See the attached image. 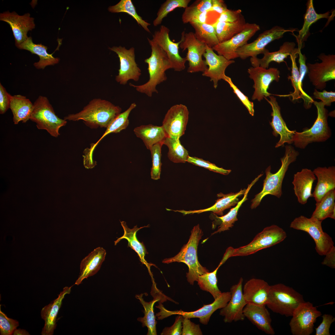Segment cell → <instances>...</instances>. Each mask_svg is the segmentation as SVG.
<instances>
[{"label": "cell", "mask_w": 335, "mask_h": 335, "mask_svg": "<svg viewBox=\"0 0 335 335\" xmlns=\"http://www.w3.org/2000/svg\"><path fill=\"white\" fill-rule=\"evenodd\" d=\"M296 44L293 42H286L280 46L278 51L270 52L266 49L263 54V57L258 58L257 57H251L250 61L252 67L260 66L265 69H268L270 63L275 62L279 64L284 62V59L293 51Z\"/></svg>", "instance_id": "32"}, {"label": "cell", "mask_w": 335, "mask_h": 335, "mask_svg": "<svg viewBox=\"0 0 335 335\" xmlns=\"http://www.w3.org/2000/svg\"><path fill=\"white\" fill-rule=\"evenodd\" d=\"M120 223L124 231L123 236L114 241V245H116L121 239H125L128 242V246L134 250L138 255L139 258L143 264L145 265L148 269L150 274L153 279L152 275L150 271V267L151 266L154 265L153 264L148 263L145 259L146 254H148L145 246L143 243L140 242L138 240L136 237V234L138 230L144 227H149L148 225L146 226L141 227L139 228L135 226L132 229L129 228L124 221H121Z\"/></svg>", "instance_id": "33"}, {"label": "cell", "mask_w": 335, "mask_h": 335, "mask_svg": "<svg viewBox=\"0 0 335 335\" xmlns=\"http://www.w3.org/2000/svg\"><path fill=\"white\" fill-rule=\"evenodd\" d=\"M150 46L151 52L150 57L144 61L148 65L149 79L145 83L136 85L130 83L129 85L138 92L151 97L154 92L158 93L156 86L167 79L165 72L172 69V64L166 53L152 40L147 38Z\"/></svg>", "instance_id": "2"}, {"label": "cell", "mask_w": 335, "mask_h": 335, "mask_svg": "<svg viewBox=\"0 0 335 335\" xmlns=\"http://www.w3.org/2000/svg\"><path fill=\"white\" fill-rule=\"evenodd\" d=\"M109 49L117 54L119 59L120 67L118 74L115 78L116 81L123 85L127 84L130 80L138 81L141 70L135 61V48L132 47L127 49L119 46H114Z\"/></svg>", "instance_id": "15"}, {"label": "cell", "mask_w": 335, "mask_h": 335, "mask_svg": "<svg viewBox=\"0 0 335 335\" xmlns=\"http://www.w3.org/2000/svg\"><path fill=\"white\" fill-rule=\"evenodd\" d=\"M285 147L284 154L280 159L281 165L278 171L275 173H271L270 166L266 169V177L263 181L262 189L252 200V209L257 207L262 199L267 195H272L278 198L282 196V182L285 174L290 165L296 161L299 154L290 145H286Z\"/></svg>", "instance_id": "4"}, {"label": "cell", "mask_w": 335, "mask_h": 335, "mask_svg": "<svg viewBox=\"0 0 335 335\" xmlns=\"http://www.w3.org/2000/svg\"><path fill=\"white\" fill-rule=\"evenodd\" d=\"M298 49L295 48L289 55L292 61V71L291 75L288 77V79L290 80L294 91L289 95L278 96H291L293 101H296L302 98L304 100V106L307 109L311 107L314 100L300 87V74L296 61V58L298 56Z\"/></svg>", "instance_id": "35"}, {"label": "cell", "mask_w": 335, "mask_h": 335, "mask_svg": "<svg viewBox=\"0 0 335 335\" xmlns=\"http://www.w3.org/2000/svg\"><path fill=\"white\" fill-rule=\"evenodd\" d=\"M243 282L241 277L237 284L231 287V298L226 306L221 309L219 314L224 317L225 323L242 321L245 318L243 310L247 303L243 295Z\"/></svg>", "instance_id": "20"}, {"label": "cell", "mask_w": 335, "mask_h": 335, "mask_svg": "<svg viewBox=\"0 0 335 335\" xmlns=\"http://www.w3.org/2000/svg\"><path fill=\"white\" fill-rule=\"evenodd\" d=\"M189 23L194 29L196 38L209 47L212 48L219 43L212 25L193 21Z\"/></svg>", "instance_id": "42"}, {"label": "cell", "mask_w": 335, "mask_h": 335, "mask_svg": "<svg viewBox=\"0 0 335 335\" xmlns=\"http://www.w3.org/2000/svg\"><path fill=\"white\" fill-rule=\"evenodd\" d=\"M13 335H30L29 333L26 330L24 329L19 328L16 329L13 332Z\"/></svg>", "instance_id": "63"}, {"label": "cell", "mask_w": 335, "mask_h": 335, "mask_svg": "<svg viewBox=\"0 0 335 335\" xmlns=\"http://www.w3.org/2000/svg\"><path fill=\"white\" fill-rule=\"evenodd\" d=\"M249 77L252 79L254 84V91L252 99L260 101L264 97L272 94L268 92L270 84L273 81H279L280 71L277 68L265 69L260 66L251 67L248 70Z\"/></svg>", "instance_id": "16"}, {"label": "cell", "mask_w": 335, "mask_h": 335, "mask_svg": "<svg viewBox=\"0 0 335 335\" xmlns=\"http://www.w3.org/2000/svg\"><path fill=\"white\" fill-rule=\"evenodd\" d=\"M296 31L295 29H285L279 26H273L260 34L253 42L238 48L236 53L238 57L243 60L249 57H257V55L263 54L268 44L282 38L286 32H290L293 34Z\"/></svg>", "instance_id": "13"}, {"label": "cell", "mask_w": 335, "mask_h": 335, "mask_svg": "<svg viewBox=\"0 0 335 335\" xmlns=\"http://www.w3.org/2000/svg\"><path fill=\"white\" fill-rule=\"evenodd\" d=\"M322 314L311 303L305 302L295 309L289 323L293 335H310L314 331V324Z\"/></svg>", "instance_id": "11"}, {"label": "cell", "mask_w": 335, "mask_h": 335, "mask_svg": "<svg viewBox=\"0 0 335 335\" xmlns=\"http://www.w3.org/2000/svg\"><path fill=\"white\" fill-rule=\"evenodd\" d=\"M263 175V173L261 174L250 184L248 185L242 199L239 201L237 205L231 208L228 213L221 217H218L215 214L216 218L220 221V225L217 230L212 233V235L229 230L234 226L235 222L238 220L237 216L238 211L243 203L247 200L248 193L250 189Z\"/></svg>", "instance_id": "41"}, {"label": "cell", "mask_w": 335, "mask_h": 335, "mask_svg": "<svg viewBox=\"0 0 335 335\" xmlns=\"http://www.w3.org/2000/svg\"><path fill=\"white\" fill-rule=\"evenodd\" d=\"M208 12V11H205L201 13L196 16L191 21H193L202 23H206Z\"/></svg>", "instance_id": "62"}, {"label": "cell", "mask_w": 335, "mask_h": 335, "mask_svg": "<svg viewBox=\"0 0 335 335\" xmlns=\"http://www.w3.org/2000/svg\"><path fill=\"white\" fill-rule=\"evenodd\" d=\"M228 8L224 1L222 0H212V6L208 11H214L220 15Z\"/></svg>", "instance_id": "60"}, {"label": "cell", "mask_w": 335, "mask_h": 335, "mask_svg": "<svg viewBox=\"0 0 335 335\" xmlns=\"http://www.w3.org/2000/svg\"><path fill=\"white\" fill-rule=\"evenodd\" d=\"M187 162L195 165L202 167L210 171L224 175H228L231 172L230 170L225 169L222 168H220L208 161L195 157L189 156Z\"/></svg>", "instance_id": "51"}, {"label": "cell", "mask_w": 335, "mask_h": 335, "mask_svg": "<svg viewBox=\"0 0 335 335\" xmlns=\"http://www.w3.org/2000/svg\"><path fill=\"white\" fill-rule=\"evenodd\" d=\"M0 20L7 23L11 27L14 37L16 45H19L28 38V32L35 28L34 18L29 13L19 15L15 11H6L0 14Z\"/></svg>", "instance_id": "21"}, {"label": "cell", "mask_w": 335, "mask_h": 335, "mask_svg": "<svg viewBox=\"0 0 335 335\" xmlns=\"http://www.w3.org/2000/svg\"><path fill=\"white\" fill-rule=\"evenodd\" d=\"M222 259L217 268L213 271L208 272L199 276L197 282L200 289L209 293L214 299L217 298L222 293L217 285V273L219 267L225 262Z\"/></svg>", "instance_id": "43"}, {"label": "cell", "mask_w": 335, "mask_h": 335, "mask_svg": "<svg viewBox=\"0 0 335 335\" xmlns=\"http://www.w3.org/2000/svg\"><path fill=\"white\" fill-rule=\"evenodd\" d=\"M190 0H167L163 3L157 13V16L153 21L155 26L160 25L163 19L170 12L177 8H186Z\"/></svg>", "instance_id": "48"}, {"label": "cell", "mask_w": 335, "mask_h": 335, "mask_svg": "<svg viewBox=\"0 0 335 335\" xmlns=\"http://www.w3.org/2000/svg\"><path fill=\"white\" fill-rule=\"evenodd\" d=\"M199 325L191 321L190 319L183 317L181 335H202Z\"/></svg>", "instance_id": "54"}, {"label": "cell", "mask_w": 335, "mask_h": 335, "mask_svg": "<svg viewBox=\"0 0 335 335\" xmlns=\"http://www.w3.org/2000/svg\"><path fill=\"white\" fill-rule=\"evenodd\" d=\"M240 9L231 10L227 9L220 15L216 21L226 22H233L239 19L243 16Z\"/></svg>", "instance_id": "56"}, {"label": "cell", "mask_w": 335, "mask_h": 335, "mask_svg": "<svg viewBox=\"0 0 335 335\" xmlns=\"http://www.w3.org/2000/svg\"><path fill=\"white\" fill-rule=\"evenodd\" d=\"M260 29V26L256 24L246 23L240 32L227 41L219 43L212 49L227 60H233L238 57L237 50L247 44L248 41Z\"/></svg>", "instance_id": "18"}, {"label": "cell", "mask_w": 335, "mask_h": 335, "mask_svg": "<svg viewBox=\"0 0 335 335\" xmlns=\"http://www.w3.org/2000/svg\"><path fill=\"white\" fill-rule=\"evenodd\" d=\"M270 100L266 97L264 98L270 105L272 111L271 122H270L273 130L272 134L275 137L279 135L280 138L276 143L275 148L283 146L285 143L290 145L293 143V137L296 130H291L287 127L286 123L282 116L280 108L275 97L273 96H269Z\"/></svg>", "instance_id": "23"}, {"label": "cell", "mask_w": 335, "mask_h": 335, "mask_svg": "<svg viewBox=\"0 0 335 335\" xmlns=\"http://www.w3.org/2000/svg\"><path fill=\"white\" fill-rule=\"evenodd\" d=\"M109 11L112 13L125 12L132 16L146 31L150 33L148 26L150 24L145 21L137 13L131 0H121L116 5L110 6Z\"/></svg>", "instance_id": "46"}, {"label": "cell", "mask_w": 335, "mask_h": 335, "mask_svg": "<svg viewBox=\"0 0 335 335\" xmlns=\"http://www.w3.org/2000/svg\"><path fill=\"white\" fill-rule=\"evenodd\" d=\"M313 94L315 99L320 100L325 106H330L331 103L335 101V92H327L325 90L320 92L315 89Z\"/></svg>", "instance_id": "57"}, {"label": "cell", "mask_w": 335, "mask_h": 335, "mask_svg": "<svg viewBox=\"0 0 335 335\" xmlns=\"http://www.w3.org/2000/svg\"><path fill=\"white\" fill-rule=\"evenodd\" d=\"M322 264L333 269L335 268V247L334 246L325 255Z\"/></svg>", "instance_id": "61"}, {"label": "cell", "mask_w": 335, "mask_h": 335, "mask_svg": "<svg viewBox=\"0 0 335 335\" xmlns=\"http://www.w3.org/2000/svg\"><path fill=\"white\" fill-rule=\"evenodd\" d=\"M317 182L312 194L316 202L328 191L335 188V167H318L313 171Z\"/></svg>", "instance_id": "30"}, {"label": "cell", "mask_w": 335, "mask_h": 335, "mask_svg": "<svg viewBox=\"0 0 335 335\" xmlns=\"http://www.w3.org/2000/svg\"><path fill=\"white\" fill-rule=\"evenodd\" d=\"M168 149V156L174 163H185L189 156L188 151L181 144L179 139L167 137L163 142Z\"/></svg>", "instance_id": "45"}, {"label": "cell", "mask_w": 335, "mask_h": 335, "mask_svg": "<svg viewBox=\"0 0 335 335\" xmlns=\"http://www.w3.org/2000/svg\"><path fill=\"white\" fill-rule=\"evenodd\" d=\"M246 189H241L239 192L235 193L224 194L220 193L217 194L218 199L215 204L209 208L203 209L198 210L185 211L184 210H176L172 211L175 212H178L182 213L184 215L193 214L194 213H200L202 212L211 211L216 215L223 216V212L226 209L230 208L231 207L235 206L239 202L238 197L244 194Z\"/></svg>", "instance_id": "31"}, {"label": "cell", "mask_w": 335, "mask_h": 335, "mask_svg": "<svg viewBox=\"0 0 335 335\" xmlns=\"http://www.w3.org/2000/svg\"><path fill=\"white\" fill-rule=\"evenodd\" d=\"M322 317V322L315 328V335H330V328L332 324L334 322L335 318L332 315L328 314H324Z\"/></svg>", "instance_id": "53"}, {"label": "cell", "mask_w": 335, "mask_h": 335, "mask_svg": "<svg viewBox=\"0 0 335 335\" xmlns=\"http://www.w3.org/2000/svg\"><path fill=\"white\" fill-rule=\"evenodd\" d=\"M169 29L164 25H161L159 29L154 32L152 40L160 47L166 53L174 71H181L185 68V57H182L179 53L181 42H175L171 40Z\"/></svg>", "instance_id": "19"}, {"label": "cell", "mask_w": 335, "mask_h": 335, "mask_svg": "<svg viewBox=\"0 0 335 335\" xmlns=\"http://www.w3.org/2000/svg\"><path fill=\"white\" fill-rule=\"evenodd\" d=\"M316 107L317 117L312 126L305 128L301 132L295 131L293 137L295 146L300 149H305L313 142H324L331 136L332 132L328 122V110L321 101H314Z\"/></svg>", "instance_id": "5"}, {"label": "cell", "mask_w": 335, "mask_h": 335, "mask_svg": "<svg viewBox=\"0 0 335 335\" xmlns=\"http://www.w3.org/2000/svg\"><path fill=\"white\" fill-rule=\"evenodd\" d=\"M5 88L0 83V113L4 114L9 108L11 96Z\"/></svg>", "instance_id": "58"}, {"label": "cell", "mask_w": 335, "mask_h": 335, "mask_svg": "<svg viewBox=\"0 0 335 335\" xmlns=\"http://www.w3.org/2000/svg\"><path fill=\"white\" fill-rule=\"evenodd\" d=\"M306 10L304 16V22L301 29L299 31L297 36L294 35L296 38L298 46L302 47V43L309 36V28L314 23L322 18L329 19L331 16L330 12L328 11L323 14H318L315 11L314 7L313 1L309 0L306 4Z\"/></svg>", "instance_id": "38"}, {"label": "cell", "mask_w": 335, "mask_h": 335, "mask_svg": "<svg viewBox=\"0 0 335 335\" xmlns=\"http://www.w3.org/2000/svg\"><path fill=\"white\" fill-rule=\"evenodd\" d=\"M322 221L315 218H308L303 216L295 218L290 227L308 233L314 240L316 252L321 256L325 255L334 246L332 238L324 232Z\"/></svg>", "instance_id": "9"}, {"label": "cell", "mask_w": 335, "mask_h": 335, "mask_svg": "<svg viewBox=\"0 0 335 335\" xmlns=\"http://www.w3.org/2000/svg\"><path fill=\"white\" fill-rule=\"evenodd\" d=\"M305 302L302 295L293 288L279 283L270 286L266 306L274 312L290 317L297 307Z\"/></svg>", "instance_id": "6"}, {"label": "cell", "mask_w": 335, "mask_h": 335, "mask_svg": "<svg viewBox=\"0 0 335 335\" xmlns=\"http://www.w3.org/2000/svg\"><path fill=\"white\" fill-rule=\"evenodd\" d=\"M227 82L230 87L232 88L233 92L236 94L248 110L249 113L252 116L254 115V104L253 102L251 101L247 96L245 95L233 83L231 78L227 76L225 81Z\"/></svg>", "instance_id": "52"}, {"label": "cell", "mask_w": 335, "mask_h": 335, "mask_svg": "<svg viewBox=\"0 0 335 335\" xmlns=\"http://www.w3.org/2000/svg\"><path fill=\"white\" fill-rule=\"evenodd\" d=\"M163 144L159 143L154 145L150 150L152 159L151 169V178L158 180L160 178L162 163L161 162V148Z\"/></svg>", "instance_id": "49"}, {"label": "cell", "mask_w": 335, "mask_h": 335, "mask_svg": "<svg viewBox=\"0 0 335 335\" xmlns=\"http://www.w3.org/2000/svg\"><path fill=\"white\" fill-rule=\"evenodd\" d=\"M16 46L19 49L28 50L39 56V61L34 64L37 69H43L47 66L54 65L59 62V58L54 57L53 53H47V46L41 44H35L31 37H28L25 41Z\"/></svg>", "instance_id": "34"}, {"label": "cell", "mask_w": 335, "mask_h": 335, "mask_svg": "<svg viewBox=\"0 0 335 335\" xmlns=\"http://www.w3.org/2000/svg\"><path fill=\"white\" fill-rule=\"evenodd\" d=\"M270 286L262 279L252 278L248 281L243 288V293L247 303L266 305Z\"/></svg>", "instance_id": "25"}, {"label": "cell", "mask_w": 335, "mask_h": 335, "mask_svg": "<svg viewBox=\"0 0 335 335\" xmlns=\"http://www.w3.org/2000/svg\"><path fill=\"white\" fill-rule=\"evenodd\" d=\"M318 57L321 62L306 65L310 81L316 89L323 90L327 82L335 79V55L322 53Z\"/></svg>", "instance_id": "14"}, {"label": "cell", "mask_w": 335, "mask_h": 335, "mask_svg": "<svg viewBox=\"0 0 335 335\" xmlns=\"http://www.w3.org/2000/svg\"><path fill=\"white\" fill-rule=\"evenodd\" d=\"M287 237L285 231L277 225H273L266 227L248 244L236 248L232 247L231 257L252 254L279 243Z\"/></svg>", "instance_id": "8"}, {"label": "cell", "mask_w": 335, "mask_h": 335, "mask_svg": "<svg viewBox=\"0 0 335 335\" xmlns=\"http://www.w3.org/2000/svg\"><path fill=\"white\" fill-rule=\"evenodd\" d=\"M212 6V0H197L185 8L181 19L184 24L189 23L197 15L208 11Z\"/></svg>", "instance_id": "47"}, {"label": "cell", "mask_w": 335, "mask_h": 335, "mask_svg": "<svg viewBox=\"0 0 335 335\" xmlns=\"http://www.w3.org/2000/svg\"><path fill=\"white\" fill-rule=\"evenodd\" d=\"M152 288L154 290V294L153 299L148 302L144 301L142 297L143 294L136 295L135 297L139 300L144 308V316L143 317H139L137 320L141 322L143 327L146 326L148 329L147 335H157L156 325L157 321L155 320V317L154 311V303L158 302L161 303L169 300L176 304L177 302L163 294L157 288L154 281Z\"/></svg>", "instance_id": "24"}, {"label": "cell", "mask_w": 335, "mask_h": 335, "mask_svg": "<svg viewBox=\"0 0 335 335\" xmlns=\"http://www.w3.org/2000/svg\"><path fill=\"white\" fill-rule=\"evenodd\" d=\"M206 65L208 66L207 69L203 73L204 76L210 78L213 83V87L216 88L219 80L225 81L227 76L225 71L230 65L234 63L233 60H228L223 56L216 54L211 48L207 45L205 52L203 55Z\"/></svg>", "instance_id": "22"}, {"label": "cell", "mask_w": 335, "mask_h": 335, "mask_svg": "<svg viewBox=\"0 0 335 335\" xmlns=\"http://www.w3.org/2000/svg\"><path fill=\"white\" fill-rule=\"evenodd\" d=\"M134 132L137 137L142 140L147 149L150 150L154 145L163 143L167 137L162 126L151 124L136 127L134 129Z\"/></svg>", "instance_id": "36"}, {"label": "cell", "mask_w": 335, "mask_h": 335, "mask_svg": "<svg viewBox=\"0 0 335 335\" xmlns=\"http://www.w3.org/2000/svg\"><path fill=\"white\" fill-rule=\"evenodd\" d=\"M335 190L327 192L315 204L316 208L311 217L322 221L327 218L335 219Z\"/></svg>", "instance_id": "40"}, {"label": "cell", "mask_w": 335, "mask_h": 335, "mask_svg": "<svg viewBox=\"0 0 335 335\" xmlns=\"http://www.w3.org/2000/svg\"><path fill=\"white\" fill-rule=\"evenodd\" d=\"M72 286L65 287L58 297L42 309L41 315L45 321V324L41 332L42 335H52L56 326V318L65 296L69 294Z\"/></svg>", "instance_id": "27"}, {"label": "cell", "mask_w": 335, "mask_h": 335, "mask_svg": "<svg viewBox=\"0 0 335 335\" xmlns=\"http://www.w3.org/2000/svg\"><path fill=\"white\" fill-rule=\"evenodd\" d=\"M19 325L18 321L8 318L0 308V333L1 335H11Z\"/></svg>", "instance_id": "50"}, {"label": "cell", "mask_w": 335, "mask_h": 335, "mask_svg": "<svg viewBox=\"0 0 335 335\" xmlns=\"http://www.w3.org/2000/svg\"><path fill=\"white\" fill-rule=\"evenodd\" d=\"M136 106L135 103H132L125 111L118 115L106 127V129L101 137L91 146L94 150L96 145L105 136L110 133H118L126 129L129 124L128 117L131 111Z\"/></svg>", "instance_id": "44"}, {"label": "cell", "mask_w": 335, "mask_h": 335, "mask_svg": "<svg viewBox=\"0 0 335 335\" xmlns=\"http://www.w3.org/2000/svg\"><path fill=\"white\" fill-rule=\"evenodd\" d=\"M189 112L187 107L182 104L172 106L166 114L162 125L167 137L179 139L186 129Z\"/></svg>", "instance_id": "17"}, {"label": "cell", "mask_w": 335, "mask_h": 335, "mask_svg": "<svg viewBox=\"0 0 335 335\" xmlns=\"http://www.w3.org/2000/svg\"><path fill=\"white\" fill-rule=\"evenodd\" d=\"M30 119L35 123L39 129L45 130L52 136L59 135V129L65 126L66 120L59 118L47 98L40 96L33 104V109Z\"/></svg>", "instance_id": "7"}, {"label": "cell", "mask_w": 335, "mask_h": 335, "mask_svg": "<svg viewBox=\"0 0 335 335\" xmlns=\"http://www.w3.org/2000/svg\"><path fill=\"white\" fill-rule=\"evenodd\" d=\"M121 111L120 107L108 100L94 98L81 111L76 114H69L65 117L64 119L74 121L81 120L91 128H106Z\"/></svg>", "instance_id": "1"}, {"label": "cell", "mask_w": 335, "mask_h": 335, "mask_svg": "<svg viewBox=\"0 0 335 335\" xmlns=\"http://www.w3.org/2000/svg\"><path fill=\"white\" fill-rule=\"evenodd\" d=\"M106 255L105 250L99 247L84 258L81 262L79 275L75 284L79 285L85 279L96 274L105 260Z\"/></svg>", "instance_id": "29"}, {"label": "cell", "mask_w": 335, "mask_h": 335, "mask_svg": "<svg viewBox=\"0 0 335 335\" xmlns=\"http://www.w3.org/2000/svg\"><path fill=\"white\" fill-rule=\"evenodd\" d=\"M246 23L244 16L236 21L226 22L216 21L212 25L219 43L227 41L242 31Z\"/></svg>", "instance_id": "39"}, {"label": "cell", "mask_w": 335, "mask_h": 335, "mask_svg": "<svg viewBox=\"0 0 335 335\" xmlns=\"http://www.w3.org/2000/svg\"><path fill=\"white\" fill-rule=\"evenodd\" d=\"M298 54L299 55L298 62L299 63V72L300 76V87L302 89V81L305 75L308 72V69L306 63V58L305 55L302 54L301 52L302 47L298 46Z\"/></svg>", "instance_id": "59"}, {"label": "cell", "mask_w": 335, "mask_h": 335, "mask_svg": "<svg viewBox=\"0 0 335 335\" xmlns=\"http://www.w3.org/2000/svg\"><path fill=\"white\" fill-rule=\"evenodd\" d=\"M266 306L247 303L244 308L243 315L259 329L267 334L274 335L270 314Z\"/></svg>", "instance_id": "26"}, {"label": "cell", "mask_w": 335, "mask_h": 335, "mask_svg": "<svg viewBox=\"0 0 335 335\" xmlns=\"http://www.w3.org/2000/svg\"><path fill=\"white\" fill-rule=\"evenodd\" d=\"M180 41V47L183 51L187 50L185 57L189 64L187 72L194 73L205 71L208 67L202 56L205 52L207 45L199 40L194 33L191 32L185 33L183 31Z\"/></svg>", "instance_id": "10"}, {"label": "cell", "mask_w": 335, "mask_h": 335, "mask_svg": "<svg viewBox=\"0 0 335 335\" xmlns=\"http://www.w3.org/2000/svg\"><path fill=\"white\" fill-rule=\"evenodd\" d=\"M183 317L178 315L173 324L170 327H165L161 333V335H181L182 334Z\"/></svg>", "instance_id": "55"}, {"label": "cell", "mask_w": 335, "mask_h": 335, "mask_svg": "<svg viewBox=\"0 0 335 335\" xmlns=\"http://www.w3.org/2000/svg\"><path fill=\"white\" fill-rule=\"evenodd\" d=\"M203 235L199 225L194 226L191 231L188 242L184 245L180 252L174 257L166 258L162 261L164 263L177 262L186 265L189 269L186 274L187 280L192 285L195 281H197L199 276L209 272L208 270L200 264L197 257L198 246Z\"/></svg>", "instance_id": "3"}, {"label": "cell", "mask_w": 335, "mask_h": 335, "mask_svg": "<svg viewBox=\"0 0 335 335\" xmlns=\"http://www.w3.org/2000/svg\"><path fill=\"white\" fill-rule=\"evenodd\" d=\"M9 108L13 115V121L17 124L20 121L25 123L30 119L33 104L29 99L20 95L11 96Z\"/></svg>", "instance_id": "37"}, {"label": "cell", "mask_w": 335, "mask_h": 335, "mask_svg": "<svg viewBox=\"0 0 335 335\" xmlns=\"http://www.w3.org/2000/svg\"><path fill=\"white\" fill-rule=\"evenodd\" d=\"M316 179L313 171L307 168H303L294 174L292 183L295 194L300 203L305 204L308 199L312 197V185Z\"/></svg>", "instance_id": "28"}, {"label": "cell", "mask_w": 335, "mask_h": 335, "mask_svg": "<svg viewBox=\"0 0 335 335\" xmlns=\"http://www.w3.org/2000/svg\"><path fill=\"white\" fill-rule=\"evenodd\" d=\"M230 292L222 293L221 294L211 303L204 305L201 308L192 311H185L181 310L175 311H170L165 308L163 305L159 308L160 312L158 313V317L162 319L172 315H180L183 317L190 319L198 318L200 322L204 325L207 324L213 313L218 309H221L227 304L231 298Z\"/></svg>", "instance_id": "12"}]
</instances>
